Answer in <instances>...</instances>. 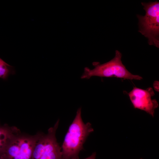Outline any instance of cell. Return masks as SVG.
<instances>
[{
    "label": "cell",
    "mask_w": 159,
    "mask_h": 159,
    "mask_svg": "<svg viewBox=\"0 0 159 159\" xmlns=\"http://www.w3.org/2000/svg\"><path fill=\"white\" fill-rule=\"evenodd\" d=\"M96 154L95 152L93 153L90 156L84 159H95Z\"/></svg>",
    "instance_id": "30bf717a"
},
{
    "label": "cell",
    "mask_w": 159,
    "mask_h": 159,
    "mask_svg": "<svg viewBox=\"0 0 159 159\" xmlns=\"http://www.w3.org/2000/svg\"><path fill=\"white\" fill-rule=\"evenodd\" d=\"M41 133L30 135L21 132L10 143L5 154L13 159H30Z\"/></svg>",
    "instance_id": "5b68a950"
},
{
    "label": "cell",
    "mask_w": 159,
    "mask_h": 159,
    "mask_svg": "<svg viewBox=\"0 0 159 159\" xmlns=\"http://www.w3.org/2000/svg\"><path fill=\"white\" fill-rule=\"evenodd\" d=\"M128 94L135 108L144 111L154 117L158 104L155 99H152L155 93L152 88L143 89L134 87Z\"/></svg>",
    "instance_id": "8992f818"
},
{
    "label": "cell",
    "mask_w": 159,
    "mask_h": 159,
    "mask_svg": "<svg viewBox=\"0 0 159 159\" xmlns=\"http://www.w3.org/2000/svg\"><path fill=\"white\" fill-rule=\"evenodd\" d=\"M94 131L92 125L85 123L81 117V108L80 107L72 122L70 125L61 147L64 159H79L80 151L89 135Z\"/></svg>",
    "instance_id": "6da1fadb"
},
{
    "label": "cell",
    "mask_w": 159,
    "mask_h": 159,
    "mask_svg": "<svg viewBox=\"0 0 159 159\" xmlns=\"http://www.w3.org/2000/svg\"><path fill=\"white\" fill-rule=\"evenodd\" d=\"M0 159H2V156H1V157H0Z\"/></svg>",
    "instance_id": "8fae6325"
},
{
    "label": "cell",
    "mask_w": 159,
    "mask_h": 159,
    "mask_svg": "<svg viewBox=\"0 0 159 159\" xmlns=\"http://www.w3.org/2000/svg\"><path fill=\"white\" fill-rule=\"evenodd\" d=\"M59 123L58 120L47 134L41 132L34 146L32 156L34 159H64L61 147L57 142L56 130Z\"/></svg>",
    "instance_id": "277c9868"
},
{
    "label": "cell",
    "mask_w": 159,
    "mask_h": 159,
    "mask_svg": "<svg viewBox=\"0 0 159 159\" xmlns=\"http://www.w3.org/2000/svg\"><path fill=\"white\" fill-rule=\"evenodd\" d=\"M122 57L121 53L116 50L114 57L109 61L102 64L94 62L93 65L95 67L92 69L85 67L81 78L89 79L93 76H97L115 77L130 80L142 79L141 76L132 74L127 70L122 62Z\"/></svg>",
    "instance_id": "7a4b0ae2"
},
{
    "label": "cell",
    "mask_w": 159,
    "mask_h": 159,
    "mask_svg": "<svg viewBox=\"0 0 159 159\" xmlns=\"http://www.w3.org/2000/svg\"><path fill=\"white\" fill-rule=\"evenodd\" d=\"M141 4L144 16L137 14L138 32L148 39V44L159 47V2L157 1Z\"/></svg>",
    "instance_id": "3957f363"
},
{
    "label": "cell",
    "mask_w": 159,
    "mask_h": 159,
    "mask_svg": "<svg viewBox=\"0 0 159 159\" xmlns=\"http://www.w3.org/2000/svg\"><path fill=\"white\" fill-rule=\"evenodd\" d=\"M16 71L14 67L8 64L0 58V78L7 80L10 75H14Z\"/></svg>",
    "instance_id": "ba28073f"
},
{
    "label": "cell",
    "mask_w": 159,
    "mask_h": 159,
    "mask_svg": "<svg viewBox=\"0 0 159 159\" xmlns=\"http://www.w3.org/2000/svg\"><path fill=\"white\" fill-rule=\"evenodd\" d=\"M157 81H155L153 83V87L154 89L157 91H158L159 83Z\"/></svg>",
    "instance_id": "9c48e42d"
},
{
    "label": "cell",
    "mask_w": 159,
    "mask_h": 159,
    "mask_svg": "<svg viewBox=\"0 0 159 159\" xmlns=\"http://www.w3.org/2000/svg\"><path fill=\"white\" fill-rule=\"evenodd\" d=\"M21 133L19 129L6 124L0 125V155L5 153L12 141Z\"/></svg>",
    "instance_id": "52a82bcc"
},
{
    "label": "cell",
    "mask_w": 159,
    "mask_h": 159,
    "mask_svg": "<svg viewBox=\"0 0 159 159\" xmlns=\"http://www.w3.org/2000/svg\"><path fill=\"white\" fill-rule=\"evenodd\" d=\"M140 159H142V158H140Z\"/></svg>",
    "instance_id": "7c38bea8"
}]
</instances>
